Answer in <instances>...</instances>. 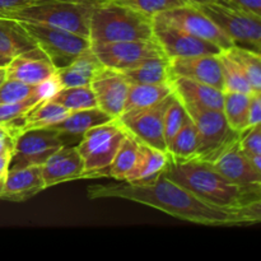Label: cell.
<instances>
[{
  "label": "cell",
  "instance_id": "cell-26",
  "mask_svg": "<svg viewBox=\"0 0 261 261\" xmlns=\"http://www.w3.org/2000/svg\"><path fill=\"white\" fill-rule=\"evenodd\" d=\"M35 47V41L25 32L20 22L0 18V53L15 56Z\"/></svg>",
  "mask_w": 261,
  "mask_h": 261
},
{
  "label": "cell",
  "instance_id": "cell-17",
  "mask_svg": "<svg viewBox=\"0 0 261 261\" xmlns=\"http://www.w3.org/2000/svg\"><path fill=\"white\" fill-rule=\"evenodd\" d=\"M4 70L5 78L15 79L33 86L47 81L56 73L54 64L37 46L13 56Z\"/></svg>",
  "mask_w": 261,
  "mask_h": 261
},
{
  "label": "cell",
  "instance_id": "cell-27",
  "mask_svg": "<svg viewBox=\"0 0 261 261\" xmlns=\"http://www.w3.org/2000/svg\"><path fill=\"white\" fill-rule=\"evenodd\" d=\"M171 93H173L171 82L160 84L130 83L124 112L129 111V110L144 109V107L152 106L170 96Z\"/></svg>",
  "mask_w": 261,
  "mask_h": 261
},
{
  "label": "cell",
  "instance_id": "cell-18",
  "mask_svg": "<svg viewBox=\"0 0 261 261\" xmlns=\"http://www.w3.org/2000/svg\"><path fill=\"white\" fill-rule=\"evenodd\" d=\"M83 171V160L76 149V145H63L41 166L46 189L61 182L81 180Z\"/></svg>",
  "mask_w": 261,
  "mask_h": 261
},
{
  "label": "cell",
  "instance_id": "cell-29",
  "mask_svg": "<svg viewBox=\"0 0 261 261\" xmlns=\"http://www.w3.org/2000/svg\"><path fill=\"white\" fill-rule=\"evenodd\" d=\"M251 94L241 92H224L222 111L228 126L239 134L247 129V111Z\"/></svg>",
  "mask_w": 261,
  "mask_h": 261
},
{
  "label": "cell",
  "instance_id": "cell-11",
  "mask_svg": "<svg viewBox=\"0 0 261 261\" xmlns=\"http://www.w3.org/2000/svg\"><path fill=\"white\" fill-rule=\"evenodd\" d=\"M172 97L173 93H171L162 101L149 107L122 112L117 120L121 122L125 130L138 140L167 153L165 137H163V120Z\"/></svg>",
  "mask_w": 261,
  "mask_h": 261
},
{
  "label": "cell",
  "instance_id": "cell-40",
  "mask_svg": "<svg viewBox=\"0 0 261 261\" xmlns=\"http://www.w3.org/2000/svg\"><path fill=\"white\" fill-rule=\"evenodd\" d=\"M227 5L261 17V0H227Z\"/></svg>",
  "mask_w": 261,
  "mask_h": 261
},
{
  "label": "cell",
  "instance_id": "cell-24",
  "mask_svg": "<svg viewBox=\"0 0 261 261\" xmlns=\"http://www.w3.org/2000/svg\"><path fill=\"white\" fill-rule=\"evenodd\" d=\"M167 153L139 140L137 160L124 181L130 184H140L154 180L158 175L163 172L167 165Z\"/></svg>",
  "mask_w": 261,
  "mask_h": 261
},
{
  "label": "cell",
  "instance_id": "cell-9",
  "mask_svg": "<svg viewBox=\"0 0 261 261\" xmlns=\"http://www.w3.org/2000/svg\"><path fill=\"white\" fill-rule=\"evenodd\" d=\"M63 145L60 134L53 127L25 130L15 137L8 171L30 166H42Z\"/></svg>",
  "mask_w": 261,
  "mask_h": 261
},
{
  "label": "cell",
  "instance_id": "cell-32",
  "mask_svg": "<svg viewBox=\"0 0 261 261\" xmlns=\"http://www.w3.org/2000/svg\"><path fill=\"white\" fill-rule=\"evenodd\" d=\"M48 99L61 105L70 112L97 107V102L91 86L60 88Z\"/></svg>",
  "mask_w": 261,
  "mask_h": 261
},
{
  "label": "cell",
  "instance_id": "cell-33",
  "mask_svg": "<svg viewBox=\"0 0 261 261\" xmlns=\"http://www.w3.org/2000/svg\"><path fill=\"white\" fill-rule=\"evenodd\" d=\"M221 61L222 74H223V92H241V93H254L246 76L244 75L239 66L223 53L218 54Z\"/></svg>",
  "mask_w": 261,
  "mask_h": 261
},
{
  "label": "cell",
  "instance_id": "cell-36",
  "mask_svg": "<svg viewBox=\"0 0 261 261\" xmlns=\"http://www.w3.org/2000/svg\"><path fill=\"white\" fill-rule=\"evenodd\" d=\"M111 2L124 5V7H129L132 9L139 10V12L147 13L149 15H154L157 13L163 12V10L188 4L184 0H111Z\"/></svg>",
  "mask_w": 261,
  "mask_h": 261
},
{
  "label": "cell",
  "instance_id": "cell-31",
  "mask_svg": "<svg viewBox=\"0 0 261 261\" xmlns=\"http://www.w3.org/2000/svg\"><path fill=\"white\" fill-rule=\"evenodd\" d=\"M138 149H139V140L133 137L130 133H126L110 165V177L117 181H124L134 166Z\"/></svg>",
  "mask_w": 261,
  "mask_h": 261
},
{
  "label": "cell",
  "instance_id": "cell-43",
  "mask_svg": "<svg viewBox=\"0 0 261 261\" xmlns=\"http://www.w3.org/2000/svg\"><path fill=\"white\" fill-rule=\"evenodd\" d=\"M188 4H204V3H211V2H219L223 3V4H227V0H184Z\"/></svg>",
  "mask_w": 261,
  "mask_h": 261
},
{
  "label": "cell",
  "instance_id": "cell-15",
  "mask_svg": "<svg viewBox=\"0 0 261 261\" xmlns=\"http://www.w3.org/2000/svg\"><path fill=\"white\" fill-rule=\"evenodd\" d=\"M205 163L236 185L261 189V173L254 170L249 158L240 148V138L222 150L213 161Z\"/></svg>",
  "mask_w": 261,
  "mask_h": 261
},
{
  "label": "cell",
  "instance_id": "cell-35",
  "mask_svg": "<svg viewBox=\"0 0 261 261\" xmlns=\"http://www.w3.org/2000/svg\"><path fill=\"white\" fill-rule=\"evenodd\" d=\"M42 99L45 98H41L38 94H33L22 101L13 102V103H2L0 105V126H4V125L22 117Z\"/></svg>",
  "mask_w": 261,
  "mask_h": 261
},
{
  "label": "cell",
  "instance_id": "cell-10",
  "mask_svg": "<svg viewBox=\"0 0 261 261\" xmlns=\"http://www.w3.org/2000/svg\"><path fill=\"white\" fill-rule=\"evenodd\" d=\"M91 47L105 66L119 71L133 68L148 59L166 56L154 38L91 43Z\"/></svg>",
  "mask_w": 261,
  "mask_h": 261
},
{
  "label": "cell",
  "instance_id": "cell-7",
  "mask_svg": "<svg viewBox=\"0 0 261 261\" xmlns=\"http://www.w3.org/2000/svg\"><path fill=\"white\" fill-rule=\"evenodd\" d=\"M184 109L194 121L198 134V149L194 160L211 162L240 138L239 133L228 126L222 110H200L185 106Z\"/></svg>",
  "mask_w": 261,
  "mask_h": 261
},
{
  "label": "cell",
  "instance_id": "cell-42",
  "mask_svg": "<svg viewBox=\"0 0 261 261\" xmlns=\"http://www.w3.org/2000/svg\"><path fill=\"white\" fill-rule=\"evenodd\" d=\"M12 154H3L0 155V184L4 180L5 175L8 172V168H9V162Z\"/></svg>",
  "mask_w": 261,
  "mask_h": 261
},
{
  "label": "cell",
  "instance_id": "cell-13",
  "mask_svg": "<svg viewBox=\"0 0 261 261\" xmlns=\"http://www.w3.org/2000/svg\"><path fill=\"white\" fill-rule=\"evenodd\" d=\"M157 15L166 22H170L186 32L196 36L204 41L213 43L221 51H227L233 46V42L222 32L218 25L204 14L195 4H184L157 13Z\"/></svg>",
  "mask_w": 261,
  "mask_h": 261
},
{
  "label": "cell",
  "instance_id": "cell-39",
  "mask_svg": "<svg viewBox=\"0 0 261 261\" xmlns=\"http://www.w3.org/2000/svg\"><path fill=\"white\" fill-rule=\"evenodd\" d=\"M261 122V92H254L247 111V129Z\"/></svg>",
  "mask_w": 261,
  "mask_h": 261
},
{
  "label": "cell",
  "instance_id": "cell-44",
  "mask_svg": "<svg viewBox=\"0 0 261 261\" xmlns=\"http://www.w3.org/2000/svg\"><path fill=\"white\" fill-rule=\"evenodd\" d=\"M13 56L7 55V54H3L0 53V68H5V66L9 64V61L12 60Z\"/></svg>",
  "mask_w": 261,
  "mask_h": 261
},
{
  "label": "cell",
  "instance_id": "cell-45",
  "mask_svg": "<svg viewBox=\"0 0 261 261\" xmlns=\"http://www.w3.org/2000/svg\"><path fill=\"white\" fill-rule=\"evenodd\" d=\"M5 79V70L4 69H2V70H0V84L3 83V81H4Z\"/></svg>",
  "mask_w": 261,
  "mask_h": 261
},
{
  "label": "cell",
  "instance_id": "cell-46",
  "mask_svg": "<svg viewBox=\"0 0 261 261\" xmlns=\"http://www.w3.org/2000/svg\"><path fill=\"white\" fill-rule=\"evenodd\" d=\"M8 133L5 132V129L3 126H0V137H3V135H7Z\"/></svg>",
  "mask_w": 261,
  "mask_h": 261
},
{
  "label": "cell",
  "instance_id": "cell-25",
  "mask_svg": "<svg viewBox=\"0 0 261 261\" xmlns=\"http://www.w3.org/2000/svg\"><path fill=\"white\" fill-rule=\"evenodd\" d=\"M121 73L130 83L160 84L168 83L171 79L168 58L166 56L148 59Z\"/></svg>",
  "mask_w": 261,
  "mask_h": 261
},
{
  "label": "cell",
  "instance_id": "cell-19",
  "mask_svg": "<svg viewBox=\"0 0 261 261\" xmlns=\"http://www.w3.org/2000/svg\"><path fill=\"white\" fill-rule=\"evenodd\" d=\"M170 82L173 94L182 106L200 110L223 109L224 92L221 89L184 76H171Z\"/></svg>",
  "mask_w": 261,
  "mask_h": 261
},
{
  "label": "cell",
  "instance_id": "cell-4",
  "mask_svg": "<svg viewBox=\"0 0 261 261\" xmlns=\"http://www.w3.org/2000/svg\"><path fill=\"white\" fill-rule=\"evenodd\" d=\"M102 0H45L8 15L9 19L51 25L89 38L91 15Z\"/></svg>",
  "mask_w": 261,
  "mask_h": 261
},
{
  "label": "cell",
  "instance_id": "cell-16",
  "mask_svg": "<svg viewBox=\"0 0 261 261\" xmlns=\"http://www.w3.org/2000/svg\"><path fill=\"white\" fill-rule=\"evenodd\" d=\"M171 76H184L223 91V74L217 55H195L168 59Z\"/></svg>",
  "mask_w": 261,
  "mask_h": 261
},
{
  "label": "cell",
  "instance_id": "cell-12",
  "mask_svg": "<svg viewBox=\"0 0 261 261\" xmlns=\"http://www.w3.org/2000/svg\"><path fill=\"white\" fill-rule=\"evenodd\" d=\"M153 37L168 59L208 54L217 55L221 53V48L216 45L186 32L172 23L166 22L157 14L153 15Z\"/></svg>",
  "mask_w": 261,
  "mask_h": 261
},
{
  "label": "cell",
  "instance_id": "cell-6",
  "mask_svg": "<svg viewBox=\"0 0 261 261\" xmlns=\"http://www.w3.org/2000/svg\"><path fill=\"white\" fill-rule=\"evenodd\" d=\"M196 7L218 25L219 30L233 42V45L260 54L261 17L219 2L204 3Z\"/></svg>",
  "mask_w": 261,
  "mask_h": 261
},
{
  "label": "cell",
  "instance_id": "cell-5",
  "mask_svg": "<svg viewBox=\"0 0 261 261\" xmlns=\"http://www.w3.org/2000/svg\"><path fill=\"white\" fill-rule=\"evenodd\" d=\"M126 133L117 119L97 125L84 133L76 144L84 165L82 178L110 177V165Z\"/></svg>",
  "mask_w": 261,
  "mask_h": 261
},
{
  "label": "cell",
  "instance_id": "cell-47",
  "mask_svg": "<svg viewBox=\"0 0 261 261\" xmlns=\"http://www.w3.org/2000/svg\"><path fill=\"white\" fill-rule=\"evenodd\" d=\"M2 69H4V68H0V70H2Z\"/></svg>",
  "mask_w": 261,
  "mask_h": 261
},
{
  "label": "cell",
  "instance_id": "cell-1",
  "mask_svg": "<svg viewBox=\"0 0 261 261\" xmlns=\"http://www.w3.org/2000/svg\"><path fill=\"white\" fill-rule=\"evenodd\" d=\"M87 195L89 199H125L203 226L245 227L261 221V203L245 208L213 205L201 200L184 186L171 181L163 173L148 182L130 184L119 181L89 186Z\"/></svg>",
  "mask_w": 261,
  "mask_h": 261
},
{
  "label": "cell",
  "instance_id": "cell-28",
  "mask_svg": "<svg viewBox=\"0 0 261 261\" xmlns=\"http://www.w3.org/2000/svg\"><path fill=\"white\" fill-rule=\"evenodd\" d=\"M244 73L254 92H261V56L259 53L233 45L223 51Z\"/></svg>",
  "mask_w": 261,
  "mask_h": 261
},
{
  "label": "cell",
  "instance_id": "cell-38",
  "mask_svg": "<svg viewBox=\"0 0 261 261\" xmlns=\"http://www.w3.org/2000/svg\"><path fill=\"white\" fill-rule=\"evenodd\" d=\"M41 2L45 0H0V18H7L17 10Z\"/></svg>",
  "mask_w": 261,
  "mask_h": 261
},
{
  "label": "cell",
  "instance_id": "cell-3",
  "mask_svg": "<svg viewBox=\"0 0 261 261\" xmlns=\"http://www.w3.org/2000/svg\"><path fill=\"white\" fill-rule=\"evenodd\" d=\"M153 37V15L129 7L102 0L91 15V43L117 41L150 40Z\"/></svg>",
  "mask_w": 261,
  "mask_h": 261
},
{
  "label": "cell",
  "instance_id": "cell-22",
  "mask_svg": "<svg viewBox=\"0 0 261 261\" xmlns=\"http://www.w3.org/2000/svg\"><path fill=\"white\" fill-rule=\"evenodd\" d=\"M110 120H112V117L109 116L106 112L99 110L98 107H93V109L70 112L65 119L47 127H53L60 134L64 145H76L84 133Z\"/></svg>",
  "mask_w": 261,
  "mask_h": 261
},
{
  "label": "cell",
  "instance_id": "cell-20",
  "mask_svg": "<svg viewBox=\"0 0 261 261\" xmlns=\"http://www.w3.org/2000/svg\"><path fill=\"white\" fill-rule=\"evenodd\" d=\"M41 166L9 170L0 184V199L9 201H25L45 190Z\"/></svg>",
  "mask_w": 261,
  "mask_h": 261
},
{
  "label": "cell",
  "instance_id": "cell-30",
  "mask_svg": "<svg viewBox=\"0 0 261 261\" xmlns=\"http://www.w3.org/2000/svg\"><path fill=\"white\" fill-rule=\"evenodd\" d=\"M198 149V134L191 117L186 112L184 124L176 133L172 142L167 148V154L176 160H191L195 158Z\"/></svg>",
  "mask_w": 261,
  "mask_h": 261
},
{
  "label": "cell",
  "instance_id": "cell-8",
  "mask_svg": "<svg viewBox=\"0 0 261 261\" xmlns=\"http://www.w3.org/2000/svg\"><path fill=\"white\" fill-rule=\"evenodd\" d=\"M25 32L35 41L36 46L46 54L54 66L58 69L69 65L76 56L91 46L88 37L38 23L20 22Z\"/></svg>",
  "mask_w": 261,
  "mask_h": 261
},
{
  "label": "cell",
  "instance_id": "cell-41",
  "mask_svg": "<svg viewBox=\"0 0 261 261\" xmlns=\"http://www.w3.org/2000/svg\"><path fill=\"white\" fill-rule=\"evenodd\" d=\"M14 149V138L9 134L0 137V155L3 154H13Z\"/></svg>",
  "mask_w": 261,
  "mask_h": 261
},
{
  "label": "cell",
  "instance_id": "cell-2",
  "mask_svg": "<svg viewBox=\"0 0 261 261\" xmlns=\"http://www.w3.org/2000/svg\"><path fill=\"white\" fill-rule=\"evenodd\" d=\"M162 173L213 205L245 208L261 203V189L236 185L213 170L208 163L194 158L176 160L168 155L167 165Z\"/></svg>",
  "mask_w": 261,
  "mask_h": 261
},
{
  "label": "cell",
  "instance_id": "cell-14",
  "mask_svg": "<svg viewBox=\"0 0 261 261\" xmlns=\"http://www.w3.org/2000/svg\"><path fill=\"white\" fill-rule=\"evenodd\" d=\"M91 88L99 110L112 119H117L124 112L130 82L121 71L102 66L92 79Z\"/></svg>",
  "mask_w": 261,
  "mask_h": 261
},
{
  "label": "cell",
  "instance_id": "cell-34",
  "mask_svg": "<svg viewBox=\"0 0 261 261\" xmlns=\"http://www.w3.org/2000/svg\"><path fill=\"white\" fill-rule=\"evenodd\" d=\"M185 116L186 111L184 109L182 103L173 94L172 99H171L170 105L166 110L165 120H163V137H165L166 148H168L176 133L180 130L181 125L184 124V120H185Z\"/></svg>",
  "mask_w": 261,
  "mask_h": 261
},
{
  "label": "cell",
  "instance_id": "cell-23",
  "mask_svg": "<svg viewBox=\"0 0 261 261\" xmlns=\"http://www.w3.org/2000/svg\"><path fill=\"white\" fill-rule=\"evenodd\" d=\"M102 66L105 65L99 61V59L89 46L83 53L79 54L69 65L58 69L55 75L61 88L91 86L92 79Z\"/></svg>",
  "mask_w": 261,
  "mask_h": 261
},
{
  "label": "cell",
  "instance_id": "cell-21",
  "mask_svg": "<svg viewBox=\"0 0 261 261\" xmlns=\"http://www.w3.org/2000/svg\"><path fill=\"white\" fill-rule=\"evenodd\" d=\"M70 114L68 109L61 105L55 103L50 99H42L35 107L30 110L27 114L23 115L19 119L4 125V129L12 138L19 135L20 133L31 129H40L47 127L55 122L61 121Z\"/></svg>",
  "mask_w": 261,
  "mask_h": 261
},
{
  "label": "cell",
  "instance_id": "cell-37",
  "mask_svg": "<svg viewBox=\"0 0 261 261\" xmlns=\"http://www.w3.org/2000/svg\"><path fill=\"white\" fill-rule=\"evenodd\" d=\"M240 148L247 157L261 154V122L240 134Z\"/></svg>",
  "mask_w": 261,
  "mask_h": 261
}]
</instances>
